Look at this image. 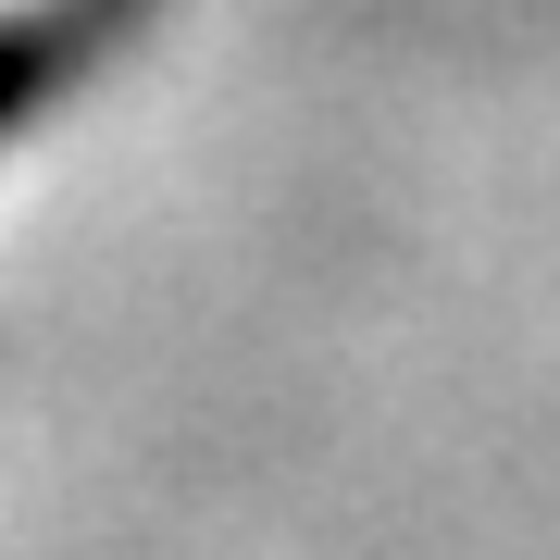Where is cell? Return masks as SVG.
<instances>
[{
    "mask_svg": "<svg viewBox=\"0 0 560 560\" xmlns=\"http://www.w3.org/2000/svg\"><path fill=\"white\" fill-rule=\"evenodd\" d=\"M50 75H62V25L50 13H0V138L50 101Z\"/></svg>",
    "mask_w": 560,
    "mask_h": 560,
    "instance_id": "cell-1",
    "label": "cell"
}]
</instances>
